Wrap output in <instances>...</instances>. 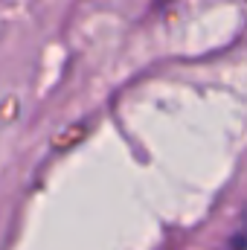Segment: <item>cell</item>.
I'll return each mask as SVG.
<instances>
[{"instance_id": "obj_1", "label": "cell", "mask_w": 247, "mask_h": 250, "mask_svg": "<svg viewBox=\"0 0 247 250\" xmlns=\"http://www.w3.org/2000/svg\"><path fill=\"white\" fill-rule=\"evenodd\" d=\"M233 248L247 250V212L242 215V221H239V230L233 233Z\"/></svg>"}]
</instances>
